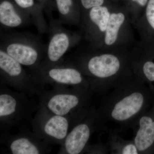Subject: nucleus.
<instances>
[{
	"instance_id": "nucleus-7",
	"label": "nucleus",
	"mask_w": 154,
	"mask_h": 154,
	"mask_svg": "<svg viewBox=\"0 0 154 154\" xmlns=\"http://www.w3.org/2000/svg\"><path fill=\"white\" fill-rule=\"evenodd\" d=\"M134 26L140 38L138 45L154 49V0H149L143 14Z\"/></svg>"
},
{
	"instance_id": "nucleus-20",
	"label": "nucleus",
	"mask_w": 154,
	"mask_h": 154,
	"mask_svg": "<svg viewBox=\"0 0 154 154\" xmlns=\"http://www.w3.org/2000/svg\"><path fill=\"white\" fill-rule=\"evenodd\" d=\"M17 107V101L8 94H1L0 96V116H7L13 114Z\"/></svg>"
},
{
	"instance_id": "nucleus-9",
	"label": "nucleus",
	"mask_w": 154,
	"mask_h": 154,
	"mask_svg": "<svg viewBox=\"0 0 154 154\" xmlns=\"http://www.w3.org/2000/svg\"><path fill=\"white\" fill-rule=\"evenodd\" d=\"M61 24L80 25L82 13L79 0H54Z\"/></svg>"
},
{
	"instance_id": "nucleus-23",
	"label": "nucleus",
	"mask_w": 154,
	"mask_h": 154,
	"mask_svg": "<svg viewBox=\"0 0 154 154\" xmlns=\"http://www.w3.org/2000/svg\"><path fill=\"white\" fill-rule=\"evenodd\" d=\"M138 149L136 145L133 144L127 145L124 147L122 151L123 154H137Z\"/></svg>"
},
{
	"instance_id": "nucleus-3",
	"label": "nucleus",
	"mask_w": 154,
	"mask_h": 154,
	"mask_svg": "<svg viewBox=\"0 0 154 154\" xmlns=\"http://www.w3.org/2000/svg\"><path fill=\"white\" fill-rule=\"evenodd\" d=\"M94 50L96 53L91 54L87 59V69L94 76L106 79L115 75L120 71L122 64V56L127 52L128 49L123 48L109 50Z\"/></svg>"
},
{
	"instance_id": "nucleus-13",
	"label": "nucleus",
	"mask_w": 154,
	"mask_h": 154,
	"mask_svg": "<svg viewBox=\"0 0 154 154\" xmlns=\"http://www.w3.org/2000/svg\"><path fill=\"white\" fill-rule=\"evenodd\" d=\"M46 74L50 79L60 84L78 85L83 81L82 73L71 67H53L48 69Z\"/></svg>"
},
{
	"instance_id": "nucleus-6",
	"label": "nucleus",
	"mask_w": 154,
	"mask_h": 154,
	"mask_svg": "<svg viewBox=\"0 0 154 154\" xmlns=\"http://www.w3.org/2000/svg\"><path fill=\"white\" fill-rule=\"evenodd\" d=\"M30 19L29 14L14 0H0V23L2 27L8 29L22 27Z\"/></svg>"
},
{
	"instance_id": "nucleus-18",
	"label": "nucleus",
	"mask_w": 154,
	"mask_h": 154,
	"mask_svg": "<svg viewBox=\"0 0 154 154\" xmlns=\"http://www.w3.org/2000/svg\"><path fill=\"white\" fill-rule=\"evenodd\" d=\"M135 48L143 57L141 65L142 72L143 75L149 81L154 82V59L152 51L138 45Z\"/></svg>"
},
{
	"instance_id": "nucleus-12",
	"label": "nucleus",
	"mask_w": 154,
	"mask_h": 154,
	"mask_svg": "<svg viewBox=\"0 0 154 154\" xmlns=\"http://www.w3.org/2000/svg\"><path fill=\"white\" fill-rule=\"evenodd\" d=\"M140 128L134 139L135 144L139 151L148 149L154 142V121L150 117L143 116L139 122Z\"/></svg>"
},
{
	"instance_id": "nucleus-8",
	"label": "nucleus",
	"mask_w": 154,
	"mask_h": 154,
	"mask_svg": "<svg viewBox=\"0 0 154 154\" xmlns=\"http://www.w3.org/2000/svg\"><path fill=\"white\" fill-rule=\"evenodd\" d=\"M143 102L142 94L139 92L132 93L116 104L111 112V116L116 121L127 120L139 112Z\"/></svg>"
},
{
	"instance_id": "nucleus-5",
	"label": "nucleus",
	"mask_w": 154,
	"mask_h": 154,
	"mask_svg": "<svg viewBox=\"0 0 154 154\" xmlns=\"http://www.w3.org/2000/svg\"><path fill=\"white\" fill-rule=\"evenodd\" d=\"M58 21L53 20L49 25L50 37L45 53L48 60L52 64L60 60L67 51L78 44L82 38V35L67 30Z\"/></svg>"
},
{
	"instance_id": "nucleus-2",
	"label": "nucleus",
	"mask_w": 154,
	"mask_h": 154,
	"mask_svg": "<svg viewBox=\"0 0 154 154\" xmlns=\"http://www.w3.org/2000/svg\"><path fill=\"white\" fill-rule=\"evenodd\" d=\"M129 16L121 6L113 5L107 29L94 49L109 50L128 48L132 40Z\"/></svg>"
},
{
	"instance_id": "nucleus-4",
	"label": "nucleus",
	"mask_w": 154,
	"mask_h": 154,
	"mask_svg": "<svg viewBox=\"0 0 154 154\" xmlns=\"http://www.w3.org/2000/svg\"><path fill=\"white\" fill-rule=\"evenodd\" d=\"M112 7L109 3L96 6L82 15L80 25L92 48L97 47L107 29Z\"/></svg>"
},
{
	"instance_id": "nucleus-1",
	"label": "nucleus",
	"mask_w": 154,
	"mask_h": 154,
	"mask_svg": "<svg viewBox=\"0 0 154 154\" xmlns=\"http://www.w3.org/2000/svg\"><path fill=\"white\" fill-rule=\"evenodd\" d=\"M46 47L38 36L27 33L1 34L0 49L22 65L33 66L38 63Z\"/></svg>"
},
{
	"instance_id": "nucleus-11",
	"label": "nucleus",
	"mask_w": 154,
	"mask_h": 154,
	"mask_svg": "<svg viewBox=\"0 0 154 154\" xmlns=\"http://www.w3.org/2000/svg\"><path fill=\"white\" fill-rule=\"evenodd\" d=\"M17 5L26 11L30 15L33 24L39 33L48 32L49 25L45 19L43 6L40 3L36 2L35 0H14Z\"/></svg>"
},
{
	"instance_id": "nucleus-10",
	"label": "nucleus",
	"mask_w": 154,
	"mask_h": 154,
	"mask_svg": "<svg viewBox=\"0 0 154 154\" xmlns=\"http://www.w3.org/2000/svg\"><path fill=\"white\" fill-rule=\"evenodd\" d=\"M91 131L88 125L82 124L75 127L66 139V149L69 154H79L90 137Z\"/></svg>"
},
{
	"instance_id": "nucleus-16",
	"label": "nucleus",
	"mask_w": 154,
	"mask_h": 154,
	"mask_svg": "<svg viewBox=\"0 0 154 154\" xmlns=\"http://www.w3.org/2000/svg\"><path fill=\"white\" fill-rule=\"evenodd\" d=\"M68 122L63 116L56 115L50 119L44 126L46 134L58 140L66 136L68 129Z\"/></svg>"
},
{
	"instance_id": "nucleus-14",
	"label": "nucleus",
	"mask_w": 154,
	"mask_h": 154,
	"mask_svg": "<svg viewBox=\"0 0 154 154\" xmlns=\"http://www.w3.org/2000/svg\"><path fill=\"white\" fill-rule=\"evenodd\" d=\"M79 103L78 97L71 94H58L53 96L48 103V107L55 115L64 116L76 107Z\"/></svg>"
},
{
	"instance_id": "nucleus-17",
	"label": "nucleus",
	"mask_w": 154,
	"mask_h": 154,
	"mask_svg": "<svg viewBox=\"0 0 154 154\" xmlns=\"http://www.w3.org/2000/svg\"><path fill=\"white\" fill-rule=\"evenodd\" d=\"M124 4L121 6L129 16L131 22L134 26L143 14L149 0H124Z\"/></svg>"
},
{
	"instance_id": "nucleus-21",
	"label": "nucleus",
	"mask_w": 154,
	"mask_h": 154,
	"mask_svg": "<svg viewBox=\"0 0 154 154\" xmlns=\"http://www.w3.org/2000/svg\"><path fill=\"white\" fill-rule=\"evenodd\" d=\"M107 0H79L82 16L90 9L107 4Z\"/></svg>"
},
{
	"instance_id": "nucleus-22",
	"label": "nucleus",
	"mask_w": 154,
	"mask_h": 154,
	"mask_svg": "<svg viewBox=\"0 0 154 154\" xmlns=\"http://www.w3.org/2000/svg\"><path fill=\"white\" fill-rule=\"evenodd\" d=\"M38 1L44 7V9L47 10L50 13L52 10L56 8L55 2L53 0H36Z\"/></svg>"
},
{
	"instance_id": "nucleus-15",
	"label": "nucleus",
	"mask_w": 154,
	"mask_h": 154,
	"mask_svg": "<svg viewBox=\"0 0 154 154\" xmlns=\"http://www.w3.org/2000/svg\"><path fill=\"white\" fill-rule=\"evenodd\" d=\"M0 69L4 75L11 79H18L24 75L22 64L0 49Z\"/></svg>"
},
{
	"instance_id": "nucleus-19",
	"label": "nucleus",
	"mask_w": 154,
	"mask_h": 154,
	"mask_svg": "<svg viewBox=\"0 0 154 154\" xmlns=\"http://www.w3.org/2000/svg\"><path fill=\"white\" fill-rule=\"evenodd\" d=\"M11 149L14 154H38L39 151L36 146L28 139L21 138L14 141L11 145Z\"/></svg>"
}]
</instances>
